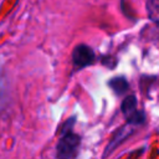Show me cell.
Returning <instances> with one entry per match:
<instances>
[{"label":"cell","mask_w":159,"mask_h":159,"mask_svg":"<svg viewBox=\"0 0 159 159\" xmlns=\"http://www.w3.org/2000/svg\"><path fill=\"white\" fill-rule=\"evenodd\" d=\"M111 86H112V88L116 91V92H123V91H125V88H127V82L123 80V78H114L112 82H111Z\"/></svg>","instance_id":"cell-5"},{"label":"cell","mask_w":159,"mask_h":159,"mask_svg":"<svg viewBox=\"0 0 159 159\" xmlns=\"http://www.w3.org/2000/svg\"><path fill=\"white\" fill-rule=\"evenodd\" d=\"M147 10L150 20L159 25V0H147Z\"/></svg>","instance_id":"cell-4"},{"label":"cell","mask_w":159,"mask_h":159,"mask_svg":"<svg viewBox=\"0 0 159 159\" xmlns=\"http://www.w3.org/2000/svg\"><path fill=\"white\" fill-rule=\"evenodd\" d=\"M4 88H5V77H4V72H2V70L0 68V94L2 93Z\"/></svg>","instance_id":"cell-6"},{"label":"cell","mask_w":159,"mask_h":159,"mask_svg":"<svg viewBox=\"0 0 159 159\" xmlns=\"http://www.w3.org/2000/svg\"><path fill=\"white\" fill-rule=\"evenodd\" d=\"M80 149V137L72 132L65 133L57 144V159H75Z\"/></svg>","instance_id":"cell-1"},{"label":"cell","mask_w":159,"mask_h":159,"mask_svg":"<svg viewBox=\"0 0 159 159\" xmlns=\"http://www.w3.org/2000/svg\"><path fill=\"white\" fill-rule=\"evenodd\" d=\"M72 60L76 67H84L89 63L93 62L94 60V53L93 51L86 46V45H80L75 48L73 53H72Z\"/></svg>","instance_id":"cell-2"},{"label":"cell","mask_w":159,"mask_h":159,"mask_svg":"<svg viewBox=\"0 0 159 159\" xmlns=\"http://www.w3.org/2000/svg\"><path fill=\"white\" fill-rule=\"evenodd\" d=\"M122 109H123V113L125 114V117L129 119V120H137L135 118V98L134 97H128L125 98V101L123 102L122 104Z\"/></svg>","instance_id":"cell-3"}]
</instances>
